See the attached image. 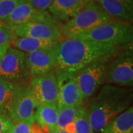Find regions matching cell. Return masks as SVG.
Segmentation results:
<instances>
[{
	"mask_svg": "<svg viewBox=\"0 0 133 133\" xmlns=\"http://www.w3.org/2000/svg\"><path fill=\"white\" fill-rule=\"evenodd\" d=\"M88 0H53L49 12L59 22H66L78 14Z\"/></svg>",
	"mask_w": 133,
	"mask_h": 133,
	"instance_id": "cell-14",
	"label": "cell"
},
{
	"mask_svg": "<svg viewBox=\"0 0 133 133\" xmlns=\"http://www.w3.org/2000/svg\"><path fill=\"white\" fill-rule=\"evenodd\" d=\"M53 0H24L32 8L38 12L47 11Z\"/></svg>",
	"mask_w": 133,
	"mask_h": 133,
	"instance_id": "cell-24",
	"label": "cell"
},
{
	"mask_svg": "<svg viewBox=\"0 0 133 133\" xmlns=\"http://www.w3.org/2000/svg\"><path fill=\"white\" fill-rule=\"evenodd\" d=\"M37 104L33 98L29 86H19L9 112V118L14 124L25 122L33 124Z\"/></svg>",
	"mask_w": 133,
	"mask_h": 133,
	"instance_id": "cell-10",
	"label": "cell"
},
{
	"mask_svg": "<svg viewBox=\"0 0 133 133\" xmlns=\"http://www.w3.org/2000/svg\"><path fill=\"white\" fill-rule=\"evenodd\" d=\"M24 0H0V22H3Z\"/></svg>",
	"mask_w": 133,
	"mask_h": 133,
	"instance_id": "cell-22",
	"label": "cell"
},
{
	"mask_svg": "<svg viewBox=\"0 0 133 133\" xmlns=\"http://www.w3.org/2000/svg\"><path fill=\"white\" fill-rule=\"evenodd\" d=\"M107 84H115L121 87H130L133 85L132 45L121 50L110 59L106 81Z\"/></svg>",
	"mask_w": 133,
	"mask_h": 133,
	"instance_id": "cell-7",
	"label": "cell"
},
{
	"mask_svg": "<svg viewBox=\"0 0 133 133\" xmlns=\"http://www.w3.org/2000/svg\"><path fill=\"white\" fill-rule=\"evenodd\" d=\"M102 133H133L132 107H129L113 119Z\"/></svg>",
	"mask_w": 133,
	"mask_h": 133,
	"instance_id": "cell-18",
	"label": "cell"
},
{
	"mask_svg": "<svg viewBox=\"0 0 133 133\" xmlns=\"http://www.w3.org/2000/svg\"><path fill=\"white\" fill-rule=\"evenodd\" d=\"M110 59L96 61L76 72L83 104L88 102L100 87L105 84Z\"/></svg>",
	"mask_w": 133,
	"mask_h": 133,
	"instance_id": "cell-5",
	"label": "cell"
},
{
	"mask_svg": "<svg viewBox=\"0 0 133 133\" xmlns=\"http://www.w3.org/2000/svg\"><path fill=\"white\" fill-rule=\"evenodd\" d=\"M132 101V90L111 84L104 86L87 109L93 132L102 133L113 119L128 109Z\"/></svg>",
	"mask_w": 133,
	"mask_h": 133,
	"instance_id": "cell-2",
	"label": "cell"
},
{
	"mask_svg": "<svg viewBox=\"0 0 133 133\" xmlns=\"http://www.w3.org/2000/svg\"><path fill=\"white\" fill-rule=\"evenodd\" d=\"M81 107L58 108V112L56 129H64L68 133H75L74 122Z\"/></svg>",
	"mask_w": 133,
	"mask_h": 133,
	"instance_id": "cell-19",
	"label": "cell"
},
{
	"mask_svg": "<svg viewBox=\"0 0 133 133\" xmlns=\"http://www.w3.org/2000/svg\"><path fill=\"white\" fill-rule=\"evenodd\" d=\"M62 27L63 24L49 13L43 19L11 28L16 37H28L61 42L64 40Z\"/></svg>",
	"mask_w": 133,
	"mask_h": 133,
	"instance_id": "cell-6",
	"label": "cell"
},
{
	"mask_svg": "<svg viewBox=\"0 0 133 133\" xmlns=\"http://www.w3.org/2000/svg\"><path fill=\"white\" fill-rule=\"evenodd\" d=\"M58 47L25 54V66L30 79L48 73L56 67Z\"/></svg>",
	"mask_w": 133,
	"mask_h": 133,
	"instance_id": "cell-12",
	"label": "cell"
},
{
	"mask_svg": "<svg viewBox=\"0 0 133 133\" xmlns=\"http://www.w3.org/2000/svg\"><path fill=\"white\" fill-rule=\"evenodd\" d=\"M75 133H94L91 127L88 110L85 107H82L76 116L74 122Z\"/></svg>",
	"mask_w": 133,
	"mask_h": 133,
	"instance_id": "cell-21",
	"label": "cell"
},
{
	"mask_svg": "<svg viewBox=\"0 0 133 133\" xmlns=\"http://www.w3.org/2000/svg\"><path fill=\"white\" fill-rule=\"evenodd\" d=\"M76 38L124 48L132 44V25L112 20Z\"/></svg>",
	"mask_w": 133,
	"mask_h": 133,
	"instance_id": "cell-4",
	"label": "cell"
},
{
	"mask_svg": "<svg viewBox=\"0 0 133 133\" xmlns=\"http://www.w3.org/2000/svg\"><path fill=\"white\" fill-rule=\"evenodd\" d=\"M109 19L132 24L133 21L132 4L123 0H94Z\"/></svg>",
	"mask_w": 133,
	"mask_h": 133,
	"instance_id": "cell-13",
	"label": "cell"
},
{
	"mask_svg": "<svg viewBox=\"0 0 133 133\" xmlns=\"http://www.w3.org/2000/svg\"><path fill=\"white\" fill-rule=\"evenodd\" d=\"M17 38L13 32L11 27L6 25L4 23L0 26V47L12 42Z\"/></svg>",
	"mask_w": 133,
	"mask_h": 133,
	"instance_id": "cell-23",
	"label": "cell"
},
{
	"mask_svg": "<svg viewBox=\"0 0 133 133\" xmlns=\"http://www.w3.org/2000/svg\"><path fill=\"white\" fill-rule=\"evenodd\" d=\"M123 1L127 2V3H129V4H132L133 2V0H123Z\"/></svg>",
	"mask_w": 133,
	"mask_h": 133,
	"instance_id": "cell-29",
	"label": "cell"
},
{
	"mask_svg": "<svg viewBox=\"0 0 133 133\" xmlns=\"http://www.w3.org/2000/svg\"><path fill=\"white\" fill-rule=\"evenodd\" d=\"M19 86L0 80V115H8Z\"/></svg>",
	"mask_w": 133,
	"mask_h": 133,
	"instance_id": "cell-20",
	"label": "cell"
},
{
	"mask_svg": "<svg viewBox=\"0 0 133 133\" xmlns=\"http://www.w3.org/2000/svg\"><path fill=\"white\" fill-rule=\"evenodd\" d=\"M14 123L8 115H0V133H8Z\"/></svg>",
	"mask_w": 133,
	"mask_h": 133,
	"instance_id": "cell-26",
	"label": "cell"
},
{
	"mask_svg": "<svg viewBox=\"0 0 133 133\" xmlns=\"http://www.w3.org/2000/svg\"><path fill=\"white\" fill-rule=\"evenodd\" d=\"M58 69L42 76L32 78L29 81V88L37 107L41 105H57Z\"/></svg>",
	"mask_w": 133,
	"mask_h": 133,
	"instance_id": "cell-9",
	"label": "cell"
},
{
	"mask_svg": "<svg viewBox=\"0 0 133 133\" xmlns=\"http://www.w3.org/2000/svg\"><path fill=\"white\" fill-rule=\"evenodd\" d=\"M2 24H3V22H0V26H2Z\"/></svg>",
	"mask_w": 133,
	"mask_h": 133,
	"instance_id": "cell-30",
	"label": "cell"
},
{
	"mask_svg": "<svg viewBox=\"0 0 133 133\" xmlns=\"http://www.w3.org/2000/svg\"><path fill=\"white\" fill-rule=\"evenodd\" d=\"M60 42L51 40H41L28 37H17L10 43V47L24 53L57 48Z\"/></svg>",
	"mask_w": 133,
	"mask_h": 133,
	"instance_id": "cell-16",
	"label": "cell"
},
{
	"mask_svg": "<svg viewBox=\"0 0 133 133\" xmlns=\"http://www.w3.org/2000/svg\"><path fill=\"white\" fill-rule=\"evenodd\" d=\"M0 80L15 85H27L30 77L25 66V53L10 47L0 62Z\"/></svg>",
	"mask_w": 133,
	"mask_h": 133,
	"instance_id": "cell-8",
	"label": "cell"
},
{
	"mask_svg": "<svg viewBox=\"0 0 133 133\" xmlns=\"http://www.w3.org/2000/svg\"><path fill=\"white\" fill-rule=\"evenodd\" d=\"M58 109L57 105H41L37 107L35 121L45 133H52L56 127Z\"/></svg>",
	"mask_w": 133,
	"mask_h": 133,
	"instance_id": "cell-17",
	"label": "cell"
},
{
	"mask_svg": "<svg viewBox=\"0 0 133 133\" xmlns=\"http://www.w3.org/2000/svg\"><path fill=\"white\" fill-rule=\"evenodd\" d=\"M10 47V44H5L2 47H0V62L1 60L2 59V58L4 57V56L5 55V53L7 52V50H8V48Z\"/></svg>",
	"mask_w": 133,
	"mask_h": 133,
	"instance_id": "cell-27",
	"label": "cell"
},
{
	"mask_svg": "<svg viewBox=\"0 0 133 133\" xmlns=\"http://www.w3.org/2000/svg\"><path fill=\"white\" fill-rule=\"evenodd\" d=\"M52 133H68V132H66L65 130H64V129H54V131H53Z\"/></svg>",
	"mask_w": 133,
	"mask_h": 133,
	"instance_id": "cell-28",
	"label": "cell"
},
{
	"mask_svg": "<svg viewBox=\"0 0 133 133\" xmlns=\"http://www.w3.org/2000/svg\"><path fill=\"white\" fill-rule=\"evenodd\" d=\"M48 14V11L38 12L28 3L24 2L15 8L7 19L3 22V23L9 27L14 28L28 24L31 22L43 19Z\"/></svg>",
	"mask_w": 133,
	"mask_h": 133,
	"instance_id": "cell-15",
	"label": "cell"
},
{
	"mask_svg": "<svg viewBox=\"0 0 133 133\" xmlns=\"http://www.w3.org/2000/svg\"><path fill=\"white\" fill-rule=\"evenodd\" d=\"M31 125L25 122L14 124L8 133H33Z\"/></svg>",
	"mask_w": 133,
	"mask_h": 133,
	"instance_id": "cell-25",
	"label": "cell"
},
{
	"mask_svg": "<svg viewBox=\"0 0 133 133\" xmlns=\"http://www.w3.org/2000/svg\"><path fill=\"white\" fill-rule=\"evenodd\" d=\"M110 21L112 19H109L94 0H88L78 14L63 24V38H76Z\"/></svg>",
	"mask_w": 133,
	"mask_h": 133,
	"instance_id": "cell-3",
	"label": "cell"
},
{
	"mask_svg": "<svg viewBox=\"0 0 133 133\" xmlns=\"http://www.w3.org/2000/svg\"><path fill=\"white\" fill-rule=\"evenodd\" d=\"M57 84L58 108L83 107V101L76 80V72L58 70Z\"/></svg>",
	"mask_w": 133,
	"mask_h": 133,
	"instance_id": "cell-11",
	"label": "cell"
},
{
	"mask_svg": "<svg viewBox=\"0 0 133 133\" xmlns=\"http://www.w3.org/2000/svg\"><path fill=\"white\" fill-rule=\"evenodd\" d=\"M121 48L78 38L64 39L58 47L56 68L61 71L77 72L96 61L112 58Z\"/></svg>",
	"mask_w": 133,
	"mask_h": 133,
	"instance_id": "cell-1",
	"label": "cell"
}]
</instances>
